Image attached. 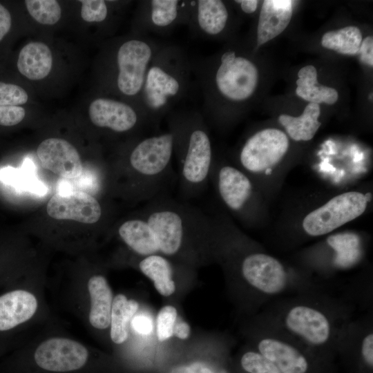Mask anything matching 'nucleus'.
<instances>
[{
	"label": "nucleus",
	"mask_w": 373,
	"mask_h": 373,
	"mask_svg": "<svg viewBox=\"0 0 373 373\" xmlns=\"http://www.w3.org/2000/svg\"><path fill=\"white\" fill-rule=\"evenodd\" d=\"M193 75L192 59L186 50L164 43L150 64L140 100L153 128L186 97Z\"/></svg>",
	"instance_id": "obj_5"
},
{
	"label": "nucleus",
	"mask_w": 373,
	"mask_h": 373,
	"mask_svg": "<svg viewBox=\"0 0 373 373\" xmlns=\"http://www.w3.org/2000/svg\"><path fill=\"white\" fill-rule=\"evenodd\" d=\"M49 216L57 220H75L93 224L99 220L102 209L91 195L83 191H70L55 194L47 204Z\"/></svg>",
	"instance_id": "obj_16"
},
{
	"label": "nucleus",
	"mask_w": 373,
	"mask_h": 373,
	"mask_svg": "<svg viewBox=\"0 0 373 373\" xmlns=\"http://www.w3.org/2000/svg\"><path fill=\"white\" fill-rule=\"evenodd\" d=\"M265 172V173L267 174V175H268V174H270V173H271V169H267V170H266Z\"/></svg>",
	"instance_id": "obj_42"
},
{
	"label": "nucleus",
	"mask_w": 373,
	"mask_h": 373,
	"mask_svg": "<svg viewBox=\"0 0 373 373\" xmlns=\"http://www.w3.org/2000/svg\"><path fill=\"white\" fill-rule=\"evenodd\" d=\"M139 216L153 238L158 254L176 256L189 245H209L213 221L203 211L163 194L146 202Z\"/></svg>",
	"instance_id": "obj_3"
},
{
	"label": "nucleus",
	"mask_w": 373,
	"mask_h": 373,
	"mask_svg": "<svg viewBox=\"0 0 373 373\" xmlns=\"http://www.w3.org/2000/svg\"><path fill=\"white\" fill-rule=\"evenodd\" d=\"M133 329L141 334L147 335L153 329L151 318L146 314H138L133 317L131 321Z\"/></svg>",
	"instance_id": "obj_37"
},
{
	"label": "nucleus",
	"mask_w": 373,
	"mask_h": 373,
	"mask_svg": "<svg viewBox=\"0 0 373 373\" xmlns=\"http://www.w3.org/2000/svg\"><path fill=\"white\" fill-rule=\"evenodd\" d=\"M291 0L263 1L257 26V46L278 36L289 25L293 12Z\"/></svg>",
	"instance_id": "obj_19"
},
{
	"label": "nucleus",
	"mask_w": 373,
	"mask_h": 373,
	"mask_svg": "<svg viewBox=\"0 0 373 373\" xmlns=\"http://www.w3.org/2000/svg\"><path fill=\"white\" fill-rule=\"evenodd\" d=\"M189 325L184 321H179L175 324L173 334L180 339H186L190 334Z\"/></svg>",
	"instance_id": "obj_40"
},
{
	"label": "nucleus",
	"mask_w": 373,
	"mask_h": 373,
	"mask_svg": "<svg viewBox=\"0 0 373 373\" xmlns=\"http://www.w3.org/2000/svg\"><path fill=\"white\" fill-rule=\"evenodd\" d=\"M173 135L167 130L140 136L130 146L127 165L135 196L146 202L162 195L172 172Z\"/></svg>",
	"instance_id": "obj_6"
},
{
	"label": "nucleus",
	"mask_w": 373,
	"mask_h": 373,
	"mask_svg": "<svg viewBox=\"0 0 373 373\" xmlns=\"http://www.w3.org/2000/svg\"><path fill=\"white\" fill-rule=\"evenodd\" d=\"M193 74L202 97V115L213 121L223 102L238 104L254 93L258 71L249 59L233 49L192 60Z\"/></svg>",
	"instance_id": "obj_2"
},
{
	"label": "nucleus",
	"mask_w": 373,
	"mask_h": 373,
	"mask_svg": "<svg viewBox=\"0 0 373 373\" xmlns=\"http://www.w3.org/2000/svg\"><path fill=\"white\" fill-rule=\"evenodd\" d=\"M138 267L162 296H169L174 293L173 267L167 257L159 254L144 256Z\"/></svg>",
	"instance_id": "obj_23"
},
{
	"label": "nucleus",
	"mask_w": 373,
	"mask_h": 373,
	"mask_svg": "<svg viewBox=\"0 0 373 373\" xmlns=\"http://www.w3.org/2000/svg\"><path fill=\"white\" fill-rule=\"evenodd\" d=\"M163 44L150 35L133 33L113 45L110 73L112 90L125 101L140 107V95L146 73Z\"/></svg>",
	"instance_id": "obj_8"
},
{
	"label": "nucleus",
	"mask_w": 373,
	"mask_h": 373,
	"mask_svg": "<svg viewBox=\"0 0 373 373\" xmlns=\"http://www.w3.org/2000/svg\"><path fill=\"white\" fill-rule=\"evenodd\" d=\"M343 295L345 300L356 309L365 312L373 309V285L372 277L357 278L344 287Z\"/></svg>",
	"instance_id": "obj_28"
},
{
	"label": "nucleus",
	"mask_w": 373,
	"mask_h": 373,
	"mask_svg": "<svg viewBox=\"0 0 373 373\" xmlns=\"http://www.w3.org/2000/svg\"><path fill=\"white\" fill-rule=\"evenodd\" d=\"M139 307L138 303L119 294L113 298L111 315V338L116 344L123 343L128 336L129 324Z\"/></svg>",
	"instance_id": "obj_26"
},
{
	"label": "nucleus",
	"mask_w": 373,
	"mask_h": 373,
	"mask_svg": "<svg viewBox=\"0 0 373 373\" xmlns=\"http://www.w3.org/2000/svg\"><path fill=\"white\" fill-rule=\"evenodd\" d=\"M26 111L22 106H0V126H12L23 121Z\"/></svg>",
	"instance_id": "obj_34"
},
{
	"label": "nucleus",
	"mask_w": 373,
	"mask_h": 373,
	"mask_svg": "<svg viewBox=\"0 0 373 373\" xmlns=\"http://www.w3.org/2000/svg\"><path fill=\"white\" fill-rule=\"evenodd\" d=\"M320 114L319 104L309 102L300 116L282 114L278 120L291 139L295 141H309L321 126V124L318 120Z\"/></svg>",
	"instance_id": "obj_24"
},
{
	"label": "nucleus",
	"mask_w": 373,
	"mask_h": 373,
	"mask_svg": "<svg viewBox=\"0 0 373 373\" xmlns=\"http://www.w3.org/2000/svg\"><path fill=\"white\" fill-rule=\"evenodd\" d=\"M177 319V310L171 305L163 307L157 317V334L160 341H164L173 334Z\"/></svg>",
	"instance_id": "obj_33"
},
{
	"label": "nucleus",
	"mask_w": 373,
	"mask_h": 373,
	"mask_svg": "<svg viewBox=\"0 0 373 373\" xmlns=\"http://www.w3.org/2000/svg\"><path fill=\"white\" fill-rule=\"evenodd\" d=\"M234 2L240 6L244 13L252 14L256 10L259 1L257 0H237Z\"/></svg>",
	"instance_id": "obj_41"
},
{
	"label": "nucleus",
	"mask_w": 373,
	"mask_h": 373,
	"mask_svg": "<svg viewBox=\"0 0 373 373\" xmlns=\"http://www.w3.org/2000/svg\"><path fill=\"white\" fill-rule=\"evenodd\" d=\"M350 361L363 373L373 368V309L352 318L341 329L336 354Z\"/></svg>",
	"instance_id": "obj_12"
},
{
	"label": "nucleus",
	"mask_w": 373,
	"mask_h": 373,
	"mask_svg": "<svg viewBox=\"0 0 373 373\" xmlns=\"http://www.w3.org/2000/svg\"><path fill=\"white\" fill-rule=\"evenodd\" d=\"M88 351L77 341L52 338L41 343L34 354L35 365L50 373H73L84 368L88 361Z\"/></svg>",
	"instance_id": "obj_14"
},
{
	"label": "nucleus",
	"mask_w": 373,
	"mask_h": 373,
	"mask_svg": "<svg viewBox=\"0 0 373 373\" xmlns=\"http://www.w3.org/2000/svg\"><path fill=\"white\" fill-rule=\"evenodd\" d=\"M356 309L343 297L320 290L278 298L260 312L329 362L341 329Z\"/></svg>",
	"instance_id": "obj_1"
},
{
	"label": "nucleus",
	"mask_w": 373,
	"mask_h": 373,
	"mask_svg": "<svg viewBox=\"0 0 373 373\" xmlns=\"http://www.w3.org/2000/svg\"><path fill=\"white\" fill-rule=\"evenodd\" d=\"M16 66L18 72L26 78L34 81L43 79L52 70V52L43 42H28L20 50Z\"/></svg>",
	"instance_id": "obj_21"
},
{
	"label": "nucleus",
	"mask_w": 373,
	"mask_h": 373,
	"mask_svg": "<svg viewBox=\"0 0 373 373\" xmlns=\"http://www.w3.org/2000/svg\"><path fill=\"white\" fill-rule=\"evenodd\" d=\"M0 178L6 183L19 185L21 175L16 169L7 167L0 171Z\"/></svg>",
	"instance_id": "obj_39"
},
{
	"label": "nucleus",
	"mask_w": 373,
	"mask_h": 373,
	"mask_svg": "<svg viewBox=\"0 0 373 373\" xmlns=\"http://www.w3.org/2000/svg\"><path fill=\"white\" fill-rule=\"evenodd\" d=\"M28 101L26 90L18 84L0 80V106H21Z\"/></svg>",
	"instance_id": "obj_32"
},
{
	"label": "nucleus",
	"mask_w": 373,
	"mask_h": 373,
	"mask_svg": "<svg viewBox=\"0 0 373 373\" xmlns=\"http://www.w3.org/2000/svg\"><path fill=\"white\" fill-rule=\"evenodd\" d=\"M249 338L251 347L282 373H324L326 371L328 362L260 312L252 318Z\"/></svg>",
	"instance_id": "obj_7"
},
{
	"label": "nucleus",
	"mask_w": 373,
	"mask_h": 373,
	"mask_svg": "<svg viewBox=\"0 0 373 373\" xmlns=\"http://www.w3.org/2000/svg\"><path fill=\"white\" fill-rule=\"evenodd\" d=\"M166 118L168 130L173 135L180 192L185 199L197 197L204 190L213 164L207 122L195 110L174 109Z\"/></svg>",
	"instance_id": "obj_4"
},
{
	"label": "nucleus",
	"mask_w": 373,
	"mask_h": 373,
	"mask_svg": "<svg viewBox=\"0 0 373 373\" xmlns=\"http://www.w3.org/2000/svg\"><path fill=\"white\" fill-rule=\"evenodd\" d=\"M13 25V19L9 9L0 2V44L10 34Z\"/></svg>",
	"instance_id": "obj_36"
},
{
	"label": "nucleus",
	"mask_w": 373,
	"mask_h": 373,
	"mask_svg": "<svg viewBox=\"0 0 373 373\" xmlns=\"http://www.w3.org/2000/svg\"><path fill=\"white\" fill-rule=\"evenodd\" d=\"M251 347L240 358V367L245 373H282L274 363Z\"/></svg>",
	"instance_id": "obj_30"
},
{
	"label": "nucleus",
	"mask_w": 373,
	"mask_h": 373,
	"mask_svg": "<svg viewBox=\"0 0 373 373\" xmlns=\"http://www.w3.org/2000/svg\"><path fill=\"white\" fill-rule=\"evenodd\" d=\"M216 175L217 191L223 203L233 212L243 211L253 193V186L248 176L230 165L221 166Z\"/></svg>",
	"instance_id": "obj_18"
},
{
	"label": "nucleus",
	"mask_w": 373,
	"mask_h": 373,
	"mask_svg": "<svg viewBox=\"0 0 373 373\" xmlns=\"http://www.w3.org/2000/svg\"><path fill=\"white\" fill-rule=\"evenodd\" d=\"M88 289L90 297V323L95 328L106 329L111 323L113 291L106 279L100 275L89 279Z\"/></svg>",
	"instance_id": "obj_22"
},
{
	"label": "nucleus",
	"mask_w": 373,
	"mask_h": 373,
	"mask_svg": "<svg viewBox=\"0 0 373 373\" xmlns=\"http://www.w3.org/2000/svg\"><path fill=\"white\" fill-rule=\"evenodd\" d=\"M296 95L309 102L333 104L338 100L336 89L318 84L316 69L312 65L302 68L298 73Z\"/></svg>",
	"instance_id": "obj_25"
},
{
	"label": "nucleus",
	"mask_w": 373,
	"mask_h": 373,
	"mask_svg": "<svg viewBox=\"0 0 373 373\" xmlns=\"http://www.w3.org/2000/svg\"><path fill=\"white\" fill-rule=\"evenodd\" d=\"M37 308L36 297L26 290H15L0 296V331L28 321Z\"/></svg>",
	"instance_id": "obj_20"
},
{
	"label": "nucleus",
	"mask_w": 373,
	"mask_h": 373,
	"mask_svg": "<svg viewBox=\"0 0 373 373\" xmlns=\"http://www.w3.org/2000/svg\"><path fill=\"white\" fill-rule=\"evenodd\" d=\"M81 17L88 23H102L108 19L111 8L104 0H81Z\"/></svg>",
	"instance_id": "obj_31"
},
{
	"label": "nucleus",
	"mask_w": 373,
	"mask_h": 373,
	"mask_svg": "<svg viewBox=\"0 0 373 373\" xmlns=\"http://www.w3.org/2000/svg\"><path fill=\"white\" fill-rule=\"evenodd\" d=\"M230 13L220 0H189L186 26L191 37L201 39H215L227 31Z\"/></svg>",
	"instance_id": "obj_15"
},
{
	"label": "nucleus",
	"mask_w": 373,
	"mask_h": 373,
	"mask_svg": "<svg viewBox=\"0 0 373 373\" xmlns=\"http://www.w3.org/2000/svg\"><path fill=\"white\" fill-rule=\"evenodd\" d=\"M88 117L93 125L122 134L153 128L142 109L136 104L110 97H96L90 102Z\"/></svg>",
	"instance_id": "obj_10"
},
{
	"label": "nucleus",
	"mask_w": 373,
	"mask_h": 373,
	"mask_svg": "<svg viewBox=\"0 0 373 373\" xmlns=\"http://www.w3.org/2000/svg\"><path fill=\"white\" fill-rule=\"evenodd\" d=\"M171 373H228L223 368L212 367L202 363L196 362L189 366L174 368Z\"/></svg>",
	"instance_id": "obj_35"
},
{
	"label": "nucleus",
	"mask_w": 373,
	"mask_h": 373,
	"mask_svg": "<svg viewBox=\"0 0 373 373\" xmlns=\"http://www.w3.org/2000/svg\"><path fill=\"white\" fill-rule=\"evenodd\" d=\"M358 53L363 63L370 66H373V37L372 36H368L362 40Z\"/></svg>",
	"instance_id": "obj_38"
},
{
	"label": "nucleus",
	"mask_w": 373,
	"mask_h": 373,
	"mask_svg": "<svg viewBox=\"0 0 373 373\" xmlns=\"http://www.w3.org/2000/svg\"><path fill=\"white\" fill-rule=\"evenodd\" d=\"M367 202L365 195L358 191L336 195L304 218L303 230L312 237L326 235L362 215Z\"/></svg>",
	"instance_id": "obj_9"
},
{
	"label": "nucleus",
	"mask_w": 373,
	"mask_h": 373,
	"mask_svg": "<svg viewBox=\"0 0 373 373\" xmlns=\"http://www.w3.org/2000/svg\"><path fill=\"white\" fill-rule=\"evenodd\" d=\"M189 0H144L138 2L133 33L166 37L176 28L186 26Z\"/></svg>",
	"instance_id": "obj_11"
},
{
	"label": "nucleus",
	"mask_w": 373,
	"mask_h": 373,
	"mask_svg": "<svg viewBox=\"0 0 373 373\" xmlns=\"http://www.w3.org/2000/svg\"><path fill=\"white\" fill-rule=\"evenodd\" d=\"M36 153L42 167L57 175L73 179L82 173L80 155L76 148L66 140L55 137L44 140Z\"/></svg>",
	"instance_id": "obj_17"
},
{
	"label": "nucleus",
	"mask_w": 373,
	"mask_h": 373,
	"mask_svg": "<svg viewBox=\"0 0 373 373\" xmlns=\"http://www.w3.org/2000/svg\"><path fill=\"white\" fill-rule=\"evenodd\" d=\"M362 41L359 28L350 26L343 28L327 32L321 39L323 47L341 54L356 55Z\"/></svg>",
	"instance_id": "obj_27"
},
{
	"label": "nucleus",
	"mask_w": 373,
	"mask_h": 373,
	"mask_svg": "<svg viewBox=\"0 0 373 373\" xmlns=\"http://www.w3.org/2000/svg\"><path fill=\"white\" fill-rule=\"evenodd\" d=\"M289 148L287 135L277 128H266L250 136L239 154L241 166L252 173L271 169L284 157Z\"/></svg>",
	"instance_id": "obj_13"
},
{
	"label": "nucleus",
	"mask_w": 373,
	"mask_h": 373,
	"mask_svg": "<svg viewBox=\"0 0 373 373\" xmlns=\"http://www.w3.org/2000/svg\"><path fill=\"white\" fill-rule=\"evenodd\" d=\"M29 15L43 25H54L61 17V8L56 0H26Z\"/></svg>",
	"instance_id": "obj_29"
}]
</instances>
